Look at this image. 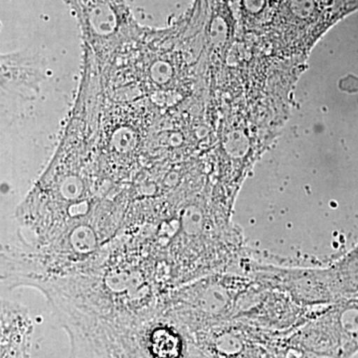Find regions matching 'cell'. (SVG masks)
Here are the masks:
<instances>
[{
  "mask_svg": "<svg viewBox=\"0 0 358 358\" xmlns=\"http://www.w3.org/2000/svg\"><path fill=\"white\" fill-rule=\"evenodd\" d=\"M193 358H204V357H202V355H200V353H199V355H196V357H193Z\"/></svg>",
  "mask_w": 358,
  "mask_h": 358,
  "instance_id": "52a82bcc",
  "label": "cell"
},
{
  "mask_svg": "<svg viewBox=\"0 0 358 358\" xmlns=\"http://www.w3.org/2000/svg\"><path fill=\"white\" fill-rule=\"evenodd\" d=\"M140 341L148 358H193L199 355L192 338L162 315L141 327Z\"/></svg>",
  "mask_w": 358,
  "mask_h": 358,
  "instance_id": "277c9868",
  "label": "cell"
},
{
  "mask_svg": "<svg viewBox=\"0 0 358 358\" xmlns=\"http://www.w3.org/2000/svg\"><path fill=\"white\" fill-rule=\"evenodd\" d=\"M357 10L358 0H275L259 36L277 57H307L334 25Z\"/></svg>",
  "mask_w": 358,
  "mask_h": 358,
  "instance_id": "6da1fadb",
  "label": "cell"
},
{
  "mask_svg": "<svg viewBox=\"0 0 358 358\" xmlns=\"http://www.w3.org/2000/svg\"><path fill=\"white\" fill-rule=\"evenodd\" d=\"M292 352L315 358H352L358 352V296L324 306L289 334Z\"/></svg>",
  "mask_w": 358,
  "mask_h": 358,
  "instance_id": "7a4b0ae2",
  "label": "cell"
},
{
  "mask_svg": "<svg viewBox=\"0 0 358 358\" xmlns=\"http://www.w3.org/2000/svg\"><path fill=\"white\" fill-rule=\"evenodd\" d=\"M275 0H240L242 25L246 34L259 36L267 24Z\"/></svg>",
  "mask_w": 358,
  "mask_h": 358,
  "instance_id": "5b68a950",
  "label": "cell"
},
{
  "mask_svg": "<svg viewBox=\"0 0 358 358\" xmlns=\"http://www.w3.org/2000/svg\"><path fill=\"white\" fill-rule=\"evenodd\" d=\"M289 334L230 322L203 329L190 338L204 358H289Z\"/></svg>",
  "mask_w": 358,
  "mask_h": 358,
  "instance_id": "3957f363",
  "label": "cell"
},
{
  "mask_svg": "<svg viewBox=\"0 0 358 358\" xmlns=\"http://www.w3.org/2000/svg\"><path fill=\"white\" fill-rule=\"evenodd\" d=\"M289 358H315V357H306V355H298V353H292L291 355H289Z\"/></svg>",
  "mask_w": 358,
  "mask_h": 358,
  "instance_id": "8992f818",
  "label": "cell"
}]
</instances>
